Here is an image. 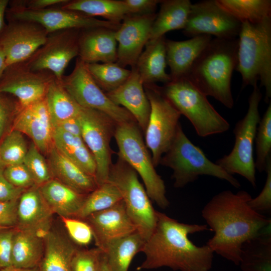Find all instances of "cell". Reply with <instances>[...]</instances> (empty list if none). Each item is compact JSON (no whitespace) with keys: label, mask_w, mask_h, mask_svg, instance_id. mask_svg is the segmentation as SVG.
<instances>
[{"label":"cell","mask_w":271,"mask_h":271,"mask_svg":"<svg viewBox=\"0 0 271 271\" xmlns=\"http://www.w3.org/2000/svg\"><path fill=\"white\" fill-rule=\"evenodd\" d=\"M62 86L81 107L100 111L117 124L136 121L123 107L114 103L99 87L91 75L87 64L79 58L72 72L63 76Z\"/></svg>","instance_id":"obj_11"},{"label":"cell","mask_w":271,"mask_h":271,"mask_svg":"<svg viewBox=\"0 0 271 271\" xmlns=\"http://www.w3.org/2000/svg\"><path fill=\"white\" fill-rule=\"evenodd\" d=\"M48 155L49 166L54 179L84 195L90 193L97 187L94 177L86 173L54 146Z\"/></svg>","instance_id":"obj_27"},{"label":"cell","mask_w":271,"mask_h":271,"mask_svg":"<svg viewBox=\"0 0 271 271\" xmlns=\"http://www.w3.org/2000/svg\"><path fill=\"white\" fill-rule=\"evenodd\" d=\"M251 195L246 191L236 193L225 190L214 196L201 211L214 236L207 245L216 253L239 265L242 246L271 225L270 218L252 209Z\"/></svg>","instance_id":"obj_1"},{"label":"cell","mask_w":271,"mask_h":271,"mask_svg":"<svg viewBox=\"0 0 271 271\" xmlns=\"http://www.w3.org/2000/svg\"><path fill=\"white\" fill-rule=\"evenodd\" d=\"M78 117L81 125V138L96 163L95 179L99 186L107 181L112 164L110 142L117 123L100 111L83 107Z\"/></svg>","instance_id":"obj_12"},{"label":"cell","mask_w":271,"mask_h":271,"mask_svg":"<svg viewBox=\"0 0 271 271\" xmlns=\"http://www.w3.org/2000/svg\"><path fill=\"white\" fill-rule=\"evenodd\" d=\"M137 173L118 157L111 166L108 179L119 190L129 217L137 231L146 240L152 233L157 221V211L152 204Z\"/></svg>","instance_id":"obj_9"},{"label":"cell","mask_w":271,"mask_h":271,"mask_svg":"<svg viewBox=\"0 0 271 271\" xmlns=\"http://www.w3.org/2000/svg\"><path fill=\"white\" fill-rule=\"evenodd\" d=\"M159 0H124L129 15H142L155 13Z\"/></svg>","instance_id":"obj_48"},{"label":"cell","mask_w":271,"mask_h":271,"mask_svg":"<svg viewBox=\"0 0 271 271\" xmlns=\"http://www.w3.org/2000/svg\"><path fill=\"white\" fill-rule=\"evenodd\" d=\"M255 169L259 172L265 171L267 163L271 159V102L259 121L256 132Z\"/></svg>","instance_id":"obj_39"},{"label":"cell","mask_w":271,"mask_h":271,"mask_svg":"<svg viewBox=\"0 0 271 271\" xmlns=\"http://www.w3.org/2000/svg\"><path fill=\"white\" fill-rule=\"evenodd\" d=\"M222 9L241 23L255 24L271 18L270 0H216Z\"/></svg>","instance_id":"obj_36"},{"label":"cell","mask_w":271,"mask_h":271,"mask_svg":"<svg viewBox=\"0 0 271 271\" xmlns=\"http://www.w3.org/2000/svg\"><path fill=\"white\" fill-rule=\"evenodd\" d=\"M6 178L14 186L25 190L36 186L30 172L23 163L6 167Z\"/></svg>","instance_id":"obj_44"},{"label":"cell","mask_w":271,"mask_h":271,"mask_svg":"<svg viewBox=\"0 0 271 271\" xmlns=\"http://www.w3.org/2000/svg\"><path fill=\"white\" fill-rule=\"evenodd\" d=\"M11 112V108L8 102L0 98V142Z\"/></svg>","instance_id":"obj_52"},{"label":"cell","mask_w":271,"mask_h":271,"mask_svg":"<svg viewBox=\"0 0 271 271\" xmlns=\"http://www.w3.org/2000/svg\"><path fill=\"white\" fill-rule=\"evenodd\" d=\"M54 77L34 72L21 64L8 67L0 80V94H8L19 100L20 109L45 98L48 84Z\"/></svg>","instance_id":"obj_18"},{"label":"cell","mask_w":271,"mask_h":271,"mask_svg":"<svg viewBox=\"0 0 271 271\" xmlns=\"http://www.w3.org/2000/svg\"><path fill=\"white\" fill-rule=\"evenodd\" d=\"M158 88L180 114L190 121L199 136L221 133L229 128V123L188 78L171 81Z\"/></svg>","instance_id":"obj_5"},{"label":"cell","mask_w":271,"mask_h":271,"mask_svg":"<svg viewBox=\"0 0 271 271\" xmlns=\"http://www.w3.org/2000/svg\"><path fill=\"white\" fill-rule=\"evenodd\" d=\"M90 225L97 247L103 251L112 242L137 231L122 200L84 218Z\"/></svg>","instance_id":"obj_19"},{"label":"cell","mask_w":271,"mask_h":271,"mask_svg":"<svg viewBox=\"0 0 271 271\" xmlns=\"http://www.w3.org/2000/svg\"><path fill=\"white\" fill-rule=\"evenodd\" d=\"M156 14L127 15L115 32L117 47L116 63L134 67L144 47L150 39Z\"/></svg>","instance_id":"obj_17"},{"label":"cell","mask_w":271,"mask_h":271,"mask_svg":"<svg viewBox=\"0 0 271 271\" xmlns=\"http://www.w3.org/2000/svg\"><path fill=\"white\" fill-rule=\"evenodd\" d=\"M68 2L67 0H32L29 1L26 6L25 7L21 6L17 2H15L18 5L28 9L39 10L49 8L58 5H63Z\"/></svg>","instance_id":"obj_51"},{"label":"cell","mask_w":271,"mask_h":271,"mask_svg":"<svg viewBox=\"0 0 271 271\" xmlns=\"http://www.w3.org/2000/svg\"><path fill=\"white\" fill-rule=\"evenodd\" d=\"M248 98L247 113L236 122L233 129L235 143L230 153L218 159L216 163L228 174H237L256 187L253 144L260 120L259 104L262 94L257 85L254 86Z\"/></svg>","instance_id":"obj_8"},{"label":"cell","mask_w":271,"mask_h":271,"mask_svg":"<svg viewBox=\"0 0 271 271\" xmlns=\"http://www.w3.org/2000/svg\"><path fill=\"white\" fill-rule=\"evenodd\" d=\"M53 141L54 147L60 153L95 178L96 166L94 159L81 137L54 127Z\"/></svg>","instance_id":"obj_31"},{"label":"cell","mask_w":271,"mask_h":271,"mask_svg":"<svg viewBox=\"0 0 271 271\" xmlns=\"http://www.w3.org/2000/svg\"><path fill=\"white\" fill-rule=\"evenodd\" d=\"M23 163L30 172L37 186L53 178L49 164L33 142L28 147Z\"/></svg>","instance_id":"obj_41"},{"label":"cell","mask_w":271,"mask_h":271,"mask_svg":"<svg viewBox=\"0 0 271 271\" xmlns=\"http://www.w3.org/2000/svg\"><path fill=\"white\" fill-rule=\"evenodd\" d=\"M39 188L53 213L60 218L76 217L87 195L77 192L54 178Z\"/></svg>","instance_id":"obj_28"},{"label":"cell","mask_w":271,"mask_h":271,"mask_svg":"<svg viewBox=\"0 0 271 271\" xmlns=\"http://www.w3.org/2000/svg\"><path fill=\"white\" fill-rule=\"evenodd\" d=\"M153 22L150 40L165 36L171 31L183 30L187 24L192 3L189 0H165Z\"/></svg>","instance_id":"obj_30"},{"label":"cell","mask_w":271,"mask_h":271,"mask_svg":"<svg viewBox=\"0 0 271 271\" xmlns=\"http://www.w3.org/2000/svg\"><path fill=\"white\" fill-rule=\"evenodd\" d=\"M235 70L241 75L242 88L260 82L265 91L264 100L271 97V18L259 23H241L238 36Z\"/></svg>","instance_id":"obj_4"},{"label":"cell","mask_w":271,"mask_h":271,"mask_svg":"<svg viewBox=\"0 0 271 271\" xmlns=\"http://www.w3.org/2000/svg\"><path fill=\"white\" fill-rule=\"evenodd\" d=\"M28 150L23 134L13 129L0 144V160L5 168L23 163Z\"/></svg>","instance_id":"obj_40"},{"label":"cell","mask_w":271,"mask_h":271,"mask_svg":"<svg viewBox=\"0 0 271 271\" xmlns=\"http://www.w3.org/2000/svg\"><path fill=\"white\" fill-rule=\"evenodd\" d=\"M238 43V37L212 38L186 77L205 95L228 108L234 106L231 80L237 65Z\"/></svg>","instance_id":"obj_3"},{"label":"cell","mask_w":271,"mask_h":271,"mask_svg":"<svg viewBox=\"0 0 271 271\" xmlns=\"http://www.w3.org/2000/svg\"><path fill=\"white\" fill-rule=\"evenodd\" d=\"M48 33L41 25L26 21H9L0 35L8 67L29 59L46 42Z\"/></svg>","instance_id":"obj_16"},{"label":"cell","mask_w":271,"mask_h":271,"mask_svg":"<svg viewBox=\"0 0 271 271\" xmlns=\"http://www.w3.org/2000/svg\"><path fill=\"white\" fill-rule=\"evenodd\" d=\"M11 4V7L7 10L6 14L9 21L19 20L36 23L43 27L48 34L64 30L95 28L117 30L120 25L62 7L32 10L22 7L14 2Z\"/></svg>","instance_id":"obj_13"},{"label":"cell","mask_w":271,"mask_h":271,"mask_svg":"<svg viewBox=\"0 0 271 271\" xmlns=\"http://www.w3.org/2000/svg\"><path fill=\"white\" fill-rule=\"evenodd\" d=\"M4 169H0V202L18 200L26 190L16 187L9 182L4 176Z\"/></svg>","instance_id":"obj_49"},{"label":"cell","mask_w":271,"mask_h":271,"mask_svg":"<svg viewBox=\"0 0 271 271\" xmlns=\"http://www.w3.org/2000/svg\"><path fill=\"white\" fill-rule=\"evenodd\" d=\"M106 94L114 103L127 110L145 133L151 106L144 85L136 67L131 68L129 77L122 85Z\"/></svg>","instance_id":"obj_21"},{"label":"cell","mask_w":271,"mask_h":271,"mask_svg":"<svg viewBox=\"0 0 271 271\" xmlns=\"http://www.w3.org/2000/svg\"><path fill=\"white\" fill-rule=\"evenodd\" d=\"M18 200L0 202V228L16 227Z\"/></svg>","instance_id":"obj_47"},{"label":"cell","mask_w":271,"mask_h":271,"mask_svg":"<svg viewBox=\"0 0 271 271\" xmlns=\"http://www.w3.org/2000/svg\"><path fill=\"white\" fill-rule=\"evenodd\" d=\"M44 242L38 271H71L72 259L78 247L68 235L51 228Z\"/></svg>","instance_id":"obj_25"},{"label":"cell","mask_w":271,"mask_h":271,"mask_svg":"<svg viewBox=\"0 0 271 271\" xmlns=\"http://www.w3.org/2000/svg\"><path fill=\"white\" fill-rule=\"evenodd\" d=\"M266 179L262 190L256 197L249 200L250 207L255 211L269 213L271 210V159H270L265 171Z\"/></svg>","instance_id":"obj_45"},{"label":"cell","mask_w":271,"mask_h":271,"mask_svg":"<svg viewBox=\"0 0 271 271\" xmlns=\"http://www.w3.org/2000/svg\"><path fill=\"white\" fill-rule=\"evenodd\" d=\"M102 252L98 247L78 248L72 259L71 271H98Z\"/></svg>","instance_id":"obj_43"},{"label":"cell","mask_w":271,"mask_h":271,"mask_svg":"<svg viewBox=\"0 0 271 271\" xmlns=\"http://www.w3.org/2000/svg\"><path fill=\"white\" fill-rule=\"evenodd\" d=\"M61 219L67 235L76 245L87 246L94 239L92 230L84 220L74 217H61Z\"/></svg>","instance_id":"obj_42"},{"label":"cell","mask_w":271,"mask_h":271,"mask_svg":"<svg viewBox=\"0 0 271 271\" xmlns=\"http://www.w3.org/2000/svg\"><path fill=\"white\" fill-rule=\"evenodd\" d=\"M54 127L73 136L81 137L82 129L78 115L64 120L54 126Z\"/></svg>","instance_id":"obj_50"},{"label":"cell","mask_w":271,"mask_h":271,"mask_svg":"<svg viewBox=\"0 0 271 271\" xmlns=\"http://www.w3.org/2000/svg\"><path fill=\"white\" fill-rule=\"evenodd\" d=\"M270 225L243 245L239 264L242 271H271Z\"/></svg>","instance_id":"obj_32"},{"label":"cell","mask_w":271,"mask_h":271,"mask_svg":"<svg viewBox=\"0 0 271 271\" xmlns=\"http://www.w3.org/2000/svg\"><path fill=\"white\" fill-rule=\"evenodd\" d=\"M0 271H38L37 268H23L16 267L13 266H11L2 269Z\"/></svg>","instance_id":"obj_56"},{"label":"cell","mask_w":271,"mask_h":271,"mask_svg":"<svg viewBox=\"0 0 271 271\" xmlns=\"http://www.w3.org/2000/svg\"><path fill=\"white\" fill-rule=\"evenodd\" d=\"M241 23L217 3L205 0L192 4L188 21L183 30L190 38L199 35L221 39L237 38Z\"/></svg>","instance_id":"obj_15"},{"label":"cell","mask_w":271,"mask_h":271,"mask_svg":"<svg viewBox=\"0 0 271 271\" xmlns=\"http://www.w3.org/2000/svg\"><path fill=\"white\" fill-rule=\"evenodd\" d=\"M151 112L145 134V144L151 152L155 167L170 148L176 136L181 114L161 93L155 84L144 85Z\"/></svg>","instance_id":"obj_10"},{"label":"cell","mask_w":271,"mask_h":271,"mask_svg":"<svg viewBox=\"0 0 271 271\" xmlns=\"http://www.w3.org/2000/svg\"><path fill=\"white\" fill-rule=\"evenodd\" d=\"M146 239L136 231L110 243L103 251L112 271H128L134 257L141 250Z\"/></svg>","instance_id":"obj_35"},{"label":"cell","mask_w":271,"mask_h":271,"mask_svg":"<svg viewBox=\"0 0 271 271\" xmlns=\"http://www.w3.org/2000/svg\"><path fill=\"white\" fill-rule=\"evenodd\" d=\"M157 215L156 226L141 250L145 259L137 269L210 271L214 252L207 244L197 246L189 238L190 234L210 230L207 225L180 222L158 211Z\"/></svg>","instance_id":"obj_2"},{"label":"cell","mask_w":271,"mask_h":271,"mask_svg":"<svg viewBox=\"0 0 271 271\" xmlns=\"http://www.w3.org/2000/svg\"><path fill=\"white\" fill-rule=\"evenodd\" d=\"M167 65L166 39L163 36L148 41L135 67L144 85L158 82L165 84L171 81L166 72Z\"/></svg>","instance_id":"obj_26"},{"label":"cell","mask_w":271,"mask_h":271,"mask_svg":"<svg viewBox=\"0 0 271 271\" xmlns=\"http://www.w3.org/2000/svg\"><path fill=\"white\" fill-rule=\"evenodd\" d=\"M122 200L121 194L111 182L107 181L87 194L76 217L84 219L89 215L106 209Z\"/></svg>","instance_id":"obj_37"},{"label":"cell","mask_w":271,"mask_h":271,"mask_svg":"<svg viewBox=\"0 0 271 271\" xmlns=\"http://www.w3.org/2000/svg\"><path fill=\"white\" fill-rule=\"evenodd\" d=\"M114 137L118 149V156L140 175L150 199L161 208H167L170 203L164 181L155 170L137 122L117 124Z\"/></svg>","instance_id":"obj_7"},{"label":"cell","mask_w":271,"mask_h":271,"mask_svg":"<svg viewBox=\"0 0 271 271\" xmlns=\"http://www.w3.org/2000/svg\"><path fill=\"white\" fill-rule=\"evenodd\" d=\"M98 271H112L109 266L106 257L103 251L101 256Z\"/></svg>","instance_id":"obj_55"},{"label":"cell","mask_w":271,"mask_h":271,"mask_svg":"<svg viewBox=\"0 0 271 271\" xmlns=\"http://www.w3.org/2000/svg\"><path fill=\"white\" fill-rule=\"evenodd\" d=\"M9 4V1L8 0H0V35L7 25L5 21V17Z\"/></svg>","instance_id":"obj_53"},{"label":"cell","mask_w":271,"mask_h":271,"mask_svg":"<svg viewBox=\"0 0 271 271\" xmlns=\"http://www.w3.org/2000/svg\"><path fill=\"white\" fill-rule=\"evenodd\" d=\"M15 229L0 228V269L12 266V246Z\"/></svg>","instance_id":"obj_46"},{"label":"cell","mask_w":271,"mask_h":271,"mask_svg":"<svg viewBox=\"0 0 271 271\" xmlns=\"http://www.w3.org/2000/svg\"><path fill=\"white\" fill-rule=\"evenodd\" d=\"M92 78L106 93L122 85L129 77L131 70L114 63L87 64Z\"/></svg>","instance_id":"obj_38"},{"label":"cell","mask_w":271,"mask_h":271,"mask_svg":"<svg viewBox=\"0 0 271 271\" xmlns=\"http://www.w3.org/2000/svg\"><path fill=\"white\" fill-rule=\"evenodd\" d=\"M212 37L199 35L184 41L166 39L167 64L171 81L186 77L194 63Z\"/></svg>","instance_id":"obj_24"},{"label":"cell","mask_w":271,"mask_h":271,"mask_svg":"<svg viewBox=\"0 0 271 271\" xmlns=\"http://www.w3.org/2000/svg\"><path fill=\"white\" fill-rule=\"evenodd\" d=\"M78 40L79 58L87 64L116 62V30L105 28L84 29Z\"/></svg>","instance_id":"obj_22"},{"label":"cell","mask_w":271,"mask_h":271,"mask_svg":"<svg viewBox=\"0 0 271 271\" xmlns=\"http://www.w3.org/2000/svg\"><path fill=\"white\" fill-rule=\"evenodd\" d=\"M44 250V237L34 230L15 229L12 246V266L34 268L39 264Z\"/></svg>","instance_id":"obj_29"},{"label":"cell","mask_w":271,"mask_h":271,"mask_svg":"<svg viewBox=\"0 0 271 271\" xmlns=\"http://www.w3.org/2000/svg\"><path fill=\"white\" fill-rule=\"evenodd\" d=\"M39 186L26 190L18 200L16 228L45 231L51 228L53 215Z\"/></svg>","instance_id":"obj_23"},{"label":"cell","mask_w":271,"mask_h":271,"mask_svg":"<svg viewBox=\"0 0 271 271\" xmlns=\"http://www.w3.org/2000/svg\"><path fill=\"white\" fill-rule=\"evenodd\" d=\"M80 30H64L49 34L45 44L29 59L26 67L34 72L50 71L61 81L69 62L78 56Z\"/></svg>","instance_id":"obj_14"},{"label":"cell","mask_w":271,"mask_h":271,"mask_svg":"<svg viewBox=\"0 0 271 271\" xmlns=\"http://www.w3.org/2000/svg\"><path fill=\"white\" fill-rule=\"evenodd\" d=\"M13 129L31 138L41 153L48 154L53 147L54 127L45 98L20 109Z\"/></svg>","instance_id":"obj_20"},{"label":"cell","mask_w":271,"mask_h":271,"mask_svg":"<svg viewBox=\"0 0 271 271\" xmlns=\"http://www.w3.org/2000/svg\"><path fill=\"white\" fill-rule=\"evenodd\" d=\"M3 168H5V167L0 160V169H3Z\"/></svg>","instance_id":"obj_57"},{"label":"cell","mask_w":271,"mask_h":271,"mask_svg":"<svg viewBox=\"0 0 271 271\" xmlns=\"http://www.w3.org/2000/svg\"><path fill=\"white\" fill-rule=\"evenodd\" d=\"M159 164L173 170L175 188H183L196 180L199 176L208 175L225 180L235 188L240 184L216 163H213L203 151L193 144L184 132L181 124L169 149L162 157Z\"/></svg>","instance_id":"obj_6"},{"label":"cell","mask_w":271,"mask_h":271,"mask_svg":"<svg viewBox=\"0 0 271 271\" xmlns=\"http://www.w3.org/2000/svg\"><path fill=\"white\" fill-rule=\"evenodd\" d=\"M8 67L5 53L0 45V80Z\"/></svg>","instance_id":"obj_54"},{"label":"cell","mask_w":271,"mask_h":271,"mask_svg":"<svg viewBox=\"0 0 271 271\" xmlns=\"http://www.w3.org/2000/svg\"><path fill=\"white\" fill-rule=\"evenodd\" d=\"M62 8L80 12L87 16L101 17L106 21L120 24L129 15L124 1L117 0H75L68 1Z\"/></svg>","instance_id":"obj_34"},{"label":"cell","mask_w":271,"mask_h":271,"mask_svg":"<svg viewBox=\"0 0 271 271\" xmlns=\"http://www.w3.org/2000/svg\"><path fill=\"white\" fill-rule=\"evenodd\" d=\"M45 100L53 127L78 116L82 108L54 77L48 84Z\"/></svg>","instance_id":"obj_33"}]
</instances>
